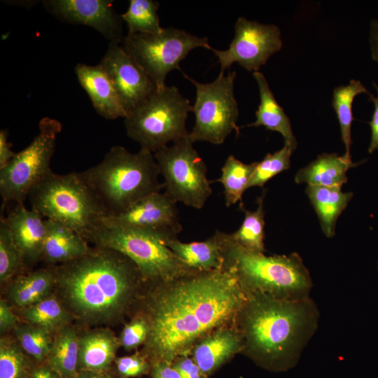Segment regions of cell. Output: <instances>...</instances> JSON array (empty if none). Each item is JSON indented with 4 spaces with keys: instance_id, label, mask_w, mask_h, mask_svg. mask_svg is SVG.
<instances>
[{
    "instance_id": "cell-26",
    "label": "cell",
    "mask_w": 378,
    "mask_h": 378,
    "mask_svg": "<svg viewBox=\"0 0 378 378\" xmlns=\"http://www.w3.org/2000/svg\"><path fill=\"white\" fill-rule=\"evenodd\" d=\"M306 192L320 220L323 233L332 237L335 232L337 218L353 196L344 192L340 187L307 185Z\"/></svg>"
},
{
    "instance_id": "cell-10",
    "label": "cell",
    "mask_w": 378,
    "mask_h": 378,
    "mask_svg": "<svg viewBox=\"0 0 378 378\" xmlns=\"http://www.w3.org/2000/svg\"><path fill=\"white\" fill-rule=\"evenodd\" d=\"M183 74L196 89V98L192 106L195 122L189 132L190 140L192 143L207 141L220 145L232 131L239 134V108L234 93L236 71H229L227 75L220 71L216 79L206 83Z\"/></svg>"
},
{
    "instance_id": "cell-37",
    "label": "cell",
    "mask_w": 378,
    "mask_h": 378,
    "mask_svg": "<svg viewBox=\"0 0 378 378\" xmlns=\"http://www.w3.org/2000/svg\"><path fill=\"white\" fill-rule=\"evenodd\" d=\"M113 364L119 378L139 377L150 374L151 364L141 353L116 357Z\"/></svg>"
},
{
    "instance_id": "cell-8",
    "label": "cell",
    "mask_w": 378,
    "mask_h": 378,
    "mask_svg": "<svg viewBox=\"0 0 378 378\" xmlns=\"http://www.w3.org/2000/svg\"><path fill=\"white\" fill-rule=\"evenodd\" d=\"M190 101L175 86L157 88L125 118L127 136L153 153L187 137Z\"/></svg>"
},
{
    "instance_id": "cell-14",
    "label": "cell",
    "mask_w": 378,
    "mask_h": 378,
    "mask_svg": "<svg viewBox=\"0 0 378 378\" xmlns=\"http://www.w3.org/2000/svg\"><path fill=\"white\" fill-rule=\"evenodd\" d=\"M176 203L165 192H154L124 211L105 219L120 226L152 233L166 241L177 239L183 228Z\"/></svg>"
},
{
    "instance_id": "cell-27",
    "label": "cell",
    "mask_w": 378,
    "mask_h": 378,
    "mask_svg": "<svg viewBox=\"0 0 378 378\" xmlns=\"http://www.w3.org/2000/svg\"><path fill=\"white\" fill-rule=\"evenodd\" d=\"M79 334L69 324L54 333L46 363L64 378H75L78 370Z\"/></svg>"
},
{
    "instance_id": "cell-18",
    "label": "cell",
    "mask_w": 378,
    "mask_h": 378,
    "mask_svg": "<svg viewBox=\"0 0 378 378\" xmlns=\"http://www.w3.org/2000/svg\"><path fill=\"white\" fill-rule=\"evenodd\" d=\"M75 73L97 113L107 120L125 118L127 114L107 74L97 65L78 64Z\"/></svg>"
},
{
    "instance_id": "cell-28",
    "label": "cell",
    "mask_w": 378,
    "mask_h": 378,
    "mask_svg": "<svg viewBox=\"0 0 378 378\" xmlns=\"http://www.w3.org/2000/svg\"><path fill=\"white\" fill-rule=\"evenodd\" d=\"M20 313L24 322L43 328L52 334L70 324L73 320L54 293L29 307L20 309Z\"/></svg>"
},
{
    "instance_id": "cell-7",
    "label": "cell",
    "mask_w": 378,
    "mask_h": 378,
    "mask_svg": "<svg viewBox=\"0 0 378 378\" xmlns=\"http://www.w3.org/2000/svg\"><path fill=\"white\" fill-rule=\"evenodd\" d=\"M86 241L127 256L148 284L169 281L195 271L186 267L160 237L120 226L105 218Z\"/></svg>"
},
{
    "instance_id": "cell-39",
    "label": "cell",
    "mask_w": 378,
    "mask_h": 378,
    "mask_svg": "<svg viewBox=\"0 0 378 378\" xmlns=\"http://www.w3.org/2000/svg\"><path fill=\"white\" fill-rule=\"evenodd\" d=\"M172 365L181 378H208L188 354L178 357Z\"/></svg>"
},
{
    "instance_id": "cell-23",
    "label": "cell",
    "mask_w": 378,
    "mask_h": 378,
    "mask_svg": "<svg viewBox=\"0 0 378 378\" xmlns=\"http://www.w3.org/2000/svg\"><path fill=\"white\" fill-rule=\"evenodd\" d=\"M253 76L259 89L260 104L255 112V120L248 126H263L267 130L280 133L284 137V145L294 150L298 143L288 117L276 102L264 75L255 71Z\"/></svg>"
},
{
    "instance_id": "cell-29",
    "label": "cell",
    "mask_w": 378,
    "mask_h": 378,
    "mask_svg": "<svg viewBox=\"0 0 378 378\" xmlns=\"http://www.w3.org/2000/svg\"><path fill=\"white\" fill-rule=\"evenodd\" d=\"M255 163H244L232 155L226 159L220 177L215 181L220 183L224 188L225 202L227 207L239 202L240 209L244 207L242 196L248 188Z\"/></svg>"
},
{
    "instance_id": "cell-6",
    "label": "cell",
    "mask_w": 378,
    "mask_h": 378,
    "mask_svg": "<svg viewBox=\"0 0 378 378\" xmlns=\"http://www.w3.org/2000/svg\"><path fill=\"white\" fill-rule=\"evenodd\" d=\"M31 209L79 233L85 240L106 214L79 173L52 170L29 191Z\"/></svg>"
},
{
    "instance_id": "cell-45",
    "label": "cell",
    "mask_w": 378,
    "mask_h": 378,
    "mask_svg": "<svg viewBox=\"0 0 378 378\" xmlns=\"http://www.w3.org/2000/svg\"><path fill=\"white\" fill-rule=\"evenodd\" d=\"M370 43L372 59L378 62V20H373L370 23Z\"/></svg>"
},
{
    "instance_id": "cell-21",
    "label": "cell",
    "mask_w": 378,
    "mask_h": 378,
    "mask_svg": "<svg viewBox=\"0 0 378 378\" xmlns=\"http://www.w3.org/2000/svg\"><path fill=\"white\" fill-rule=\"evenodd\" d=\"M46 226L42 259L50 266L79 258L90 250L88 242L79 233L65 225L47 219Z\"/></svg>"
},
{
    "instance_id": "cell-22",
    "label": "cell",
    "mask_w": 378,
    "mask_h": 378,
    "mask_svg": "<svg viewBox=\"0 0 378 378\" xmlns=\"http://www.w3.org/2000/svg\"><path fill=\"white\" fill-rule=\"evenodd\" d=\"M167 246L189 269L212 271L223 268L221 232L202 241L184 243L178 239H169Z\"/></svg>"
},
{
    "instance_id": "cell-19",
    "label": "cell",
    "mask_w": 378,
    "mask_h": 378,
    "mask_svg": "<svg viewBox=\"0 0 378 378\" xmlns=\"http://www.w3.org/2000/svg\"><path fill=\"white\" fill-rule=\"evenodd\" d=\"M243 348L239 331L223 327L201 339L190 352L202 371L209 377Z\"/></svg>"
},
{
    "instance_id": "cell-33",
    "label": "cell",
    "mask_w": 378,
    "mask_h": 378,
    "mask_svg": "<svg viewBox=\"0 0 378 378\" xmlns=\"http://www.w3.org/2000/svg\"><path fill=\"white\" fill-rule=\"evenodd\" d=\"M159 3L154 0H130L121 18L127 25L128 34H155L161 31L158 14Z\"/></svg>"
},
{
    "instance_id": "cell-4",
    "label": "cell",
    "mask_w": 378,
    "mask_h": 378,
    "mask_svg": "<svg viewBox=\"0 0 378 378\" xmlns=\"http://www.w3.org/2000/svg\"><path fill=\"white\" fill-rule=\"evenodd\" d=\"M79 174L106 217L164 188L154 154L144 148L131 153L123 146H113L99 164Z\"/></svg>"
},
{
    "instance_id": "cell-38",
    "label": "cell",
    "mask_w": 378,
    "mask_h": 378,
    "mask_svg": "<svg viewBox=\"0 0 378 378\" xmlns=\"http://www.w3.org/2000/svg\"><path fill=\"white\" fill-rule=\"evenodd\" d=\"M148 328L146 321L136 315L127 323L119 337V343L127 351H132L144 344L147 339Z\"/></svg>"
},
{
    "instance_id": "cell-40",
    "label": "cell",
    "mask_w": 378,
    "mask_h": 378,
    "mask_svg": "<svg viewBox=\"0 0 378 378\" xmlns=\"http://www.w3.org/2000/svg\"><path fill=\"white\" fill-rule=\"evenodd\" d=\"M8 301L5 299L0 300V332L4 335L15 328L20 323L19 317L14 314Z\"/></svg>"
},
{
    "instance_id": "cell-42",
    "label": "cell",
    "mask_w": 378,
    "mask_h": 378,
    "mask_svg": "<svg viewBox=\"0 0 378 378\" xmlns=\"http://www.w3.org/2000/svg\"><path fill=\"white\" fill-rule=\"evenodd\" d=\"M151 378H181L172 364L158 362L151 365Z\"/></svg>"
},
{
    "instance_id": "cell-17",
    "label": "cell",
    "mask_w": 378,
    "mask_h": 378,
    "mask_svg": "<svg viewBox=\"0 0 378 378\" xmlns=\"http://www.w3.org/2000/svg\"><path fill=\"white\" fill-rule=\"evenodd\" d=\"M1 218L8 225L24 264H34L42 259L46 235V220L43 216L31 209H27L23 204H18L7 217Z\"/></svg>"
},
{
    "instance_id": "cell-44",
    "label": "cell",
    "mask_w": 378,
    "mask_h": 378,
    "mask_svg": "<svg viewBox=\"0 0 378 378\" xmlns=\"http://www.w3.org/2000/svg\"><path fill=\"white\" fill-rule=\"evenodd\" d=\"M29 378H64L47 363L36 364Z\"/></svg>"
},
{
    "instance_id": "cell-12",
    "label": "cell",
    "mask_w": 378,
    "mask_h": 378,
    "mask_svg": "<svg viewBox=\"0 0 378 378\" xmlns=\"http://www.w3.org/2000/svg\"><path fill=\"white\" fill-rule=\"evenodd\" d=\"M61 130L59 120L43 118L31 143L0 169V194L4 202L23 204L31 188L51 171L50 164Z\"/></svg>"
},
{
    "instance_id": "cell-36",
    "label": "cell",
    "mask_w": 378,
    "mask_h": 378,
    "mask_svg": "<svg viewBox=\"0 0 378 378\" xmlns=\"http://www.w3.org/2000/svg\"><path fill=\"white\" fill-rule=\"evenodd\" d=\"M293 152L291 148L284 145L275 153L267 154L260 162H256L248 188L263 187L272 178L288 169Z\"/></svg>"
},
{
    "instance_id": "cell-13",
    "label": "cell",
    "mask_w": 378,
    "mask_h": 378,
    "mask_svg": "<svg viewBox=\"0 0 378 378\" xmlns=\"http://www.w3.org/2000/svg\"><path fill=\"white\" fill-rule=\"evenodd\" d=\"M282 47L279 28L274 24H261L240 17L234 25L233 39L226 50L211 48L225 72L234 63L248 71H258L269 58Z\"/></svg>"
},
{
    "instance_id": "cell-32",
    "label": "cell",
    "mask_w": 378,
    "mask_h": 378,
    "mask_svg": "<svg viewBox=\"0 0 378 378\" xmlns=\"http://www.w3.org/2000/svg\"><path fill=\"white\" fill-rule=\"evenodd\" d=\"M264 195L258 199V207L253 211L244 208V220L239 228L230 235L232 240L242 247L256 252L264 253L265 238V211L263 205Z\"/></svg>"
},
{
    "instance_id": "cell-34",
    "label": "cell",
    "mask_w": 378,
    "mask_h": 378,
    "mask_svg": "<svg viewBox=\"0 0 378 378\" xmlns=\"http://www.w3.org/2000/svg\"><path fill=\"white\" fill-rule=\"evenodd\" d=\"M13 332L21 347L36 364L46 363L54 334L24 321L20 322Z\"/></svg>"
},
{
    "instance_id": "cell-1",
    "label": "cell",
    "mask_w": 378,
    "mask_h": 378,
    "mask_svg": "<svg viewBox=\"0 0 378 378\" xmlns=\"http://www.w3.org/2000/svg\"><path fill=\"white\" fill-rule=\"evenodd\" d=\"M134 304L148 328L140 352L152 365L172 364L194 345L236 318L247 294L227 269L192 271L173 280L146 283Z\"/></svg>"
},
{
    "instance_id": "cell-41",
    "label": "cell",
    "mask_w": 378,
    "mask_h": 378,
    "mask_svg": "<svg viewBox=\"0 0 378 378\" xmlns=\"http://www.w3.org/2000/svg\"><path fill=\"white\" fill-rule=\"evenodd\" d=\"M374 87L376 88L378 94V85L373 83ZM370 100L374 104V111L372 113V119L369 122V125L371 129V139L368 147V152L370 153H373L378 149V95L374 97L370 94Z\"/></svg>"
},
{
    "instance_id": "cell-3",
    "label": "cell",
    "mask_w": 378,
    "mask_h": 378,
    "mask_svg": "<svg viewBox=\"0 0 378 378\" xmlns=\"http://www.w3.org/2000/svg\"><path fill=\"white\" fill-rule=\"evenodd\" d=\"M246 300L236 318L246 355L259 366L284 372L298 363L312 335L317 312L308 298L281 300L246 291Z\"/></svg>"
},
{
    "instance_id": "cell-46",
    "label": "cell",
    "mask_w": 378,
    "mask_h": 378,
    "mask_svg": "<svg viewBox=\"0 0 378 378\" xmlns=\"http://www.w3.org/2000/svg\"><path fill=\"white\" fill-rule=\"evenodd\" d=\"M75 378H115L109 372L79 370Z\"/></svg>"
},
{
    "instance_id": "cell-15",
    "label": "cell",
    "mask_w": 378,
    "mask_h": 378,
    "mask_svg": "<svg viewBox=\"0 0 378 378\" xmlns=\"http://www.w3.org/2000/svg\"><path fill=\"white\" fill-rule=\"evenodd\" d=\"M46 10L58 20L90 27L109 42L122 43V19L110 0H45Z\"/></svg>"
},
{
    "instance_id": "cell-5",
    "label": "cell",
    "mask_w": 378,
    "mask_h": 378,
    "mask_svg": "<svg viewBox=\"0 0 378 378\" xmlns=\"http://www.w3.org/2000/svg\"><path fill=\"white\" fill-rule=\"evenodd\" d=\"M223 268L232 272L246 291L257 292L281 300L308 298L312 283L302 258L266 255L246 249L221 232Z\"/></svg>"
},
{
    "instance_id": "cell-16",
    "label": "cell",
    "mask_w": 378,
    "mask_h": 378,
    "mask_svg": "<svg viewBox=\"0 0 378 378\" xmlns=\"http://www.w3.org/2000/svg\"><path fill=\"white\" fill-rule=\"evenodd\" d=\"M99 64L113 83L127 115L158 88L120 43L109 42Z\"/></svg>"
},
{
    "instance_id": "cell-35",
    "label": "cell",
    "mask_w": 378,
    "mask_h": 378,
    "mask_svg": "<svg viewBox=\"0 0 378 378\" xmlns=\"http://www.w3.org/2000/svg\"><path fill=\"white\" fill-rule=\"evenodd\" d=\"M24 264L22 255L15 244L9 228L3 218L0 221V281L9 282L17 276Z\"/></svg>"
},
{
    "instance_id": "cell-31",
    "label": "cell",
    "mask_w": 378,
    "mask_h": 378,
    "mask_svg": "<svg viewBox=\"0 0 378 378\" xmlns=\"http://www.w3.org/2000/svg\"><path fill=\"white\" fill-rule=\"evenodd\" d=\"M36 363L15 337L0 339V378H29Z\"/></svg>"
},
{
    "instance_id": "cell-30",
    "label": "cell",
    "mask_w": 378,
    "mask_h": 378,
    "mask_svg": "<svg viewBox=\"0 0 378 378\" xmlns=\"http://www.w3.org/2000/svg\"><path fill=\"white\" fill-rule=\"evenodd\" d=\"M370 94L360 80H351L346 85H341L333 90L332 105L336 113L340 127L341 139L345 146L344 156L351 159V128L354 120L352 106L355 97L360 94Z\"/></svg>"
},
{
    "instance_id": "cell-24",
    "label": "cell",
    "mask_w": 378,
    "mask_h": 378,
    "mask_svg": "<svg viewBox=\"0 0 378 378\" xmlns=\"http://www.w3.org/2000/svg\"><path fill=\"white\" fill-rule=\"evenodd\" d=\"M7 284L6 300L20 309L29 307L53 293V266L18 275Z\"/></svg>"
},
{
    "instance_id": "cell-25",
    "label": "cell",
    "mask_w": 378,
    "mask_h": 378,
    "mask_svg": "<svg viewBox=\"0 0 378 378\" xmlns=\"http://www.w3.org/2000/svg\"><path fill=\"white\" fill-rule=\"evenodd\" d=\"M357 164L344 155L323 153L300 169L295 175V181L297 183L342 188L347 181V171Z\"/></svg>"
},
{
    "instance_id": "cell-43",
    "label": "cell",
    "mask_w": 378,
    "mask_h": 378,
    "mask_svg": "<svg viewBox=\"0 0 378 378\" xmlns=\"http://www.w3.org/2000/svg\"><path fill=\"white\" fill-rule=\"evenodd\" d=\"M7 137V131L1 130L0 131V169L5 167L16 154L11 150L10 144Z\"/></svg>"
},
{
    "instance_id": "cell-2",
    "label": "cell",
    "mask_w": 378,
    "mask_h": 378,
    "mask_svg": "<svg viewBox=\"0 0 378 378\" xmlns=\"http://www.w3.org/2000/svg\"><path fill=\"white\" fill-rule=\"evenodd\" d=\"M53 269L54 295L73 320L88 326L121 322L146 284L131 259L103 246L90 247L82 257Z\"/></svg>"
},
{
    "instance_id": "cell-20",
    "label": "cell",
    "mask_w": 378,
    "mask_h": 378,
    "mask_svg": "<svg viewBox=\"0 0 378 378\" xmlns=\"http://www.w3.org/2000/svg\"><path fill=\"white\" fill-rule=\"evenodd\" d=\"M120 346L108 328L99 327L79 335L78 370L109 372Z\"/></svg>"
},
{
    "instance_id": "cell-9",
    "label": "cell",
    "mask_w": 378,
    "mask_h": 378,
    "mask_svg": "<svg viewBox=\"0 0 378 378\" xmlns=\"http://www.w3.org/2000/svg\"><path fill=\"white\" fill-rule=\"evenodd\" d=\"M122 48L158 88L164 86L167 74L181 70L179 64L198 48L210 50L206 37H200L174 27L155 34H128Z\"/></svg>"
},
{
    "instance_id": "cell-11",
    "label": "cell",
    "mask_w": 378,
    "mask_h": 378,
    "mask_svg": "<svg viewBox=\"0 0 378 378\" xmlns=\"http://www.w3.org/2000/svg\"><path fill=\"white\" fill-rule=\"evenodd\" d=\"M164 192L176 202L202 209L212 194L206 165L188 136L154 153Z\"/></svg>"
}]
</instances>
